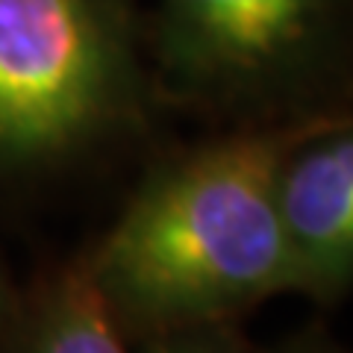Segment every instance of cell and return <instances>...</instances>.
<instances>
[{
	"mask_svg": "<svg viewBox=\"0 0 353 353\" xmlns=\"http://www.w3.org/2000/svg\"><path fill=\"white\" fill-rule=\"evenodd\" d=\"M341 112L248 124L153 171L88 259L118 324L159 336L297 294L280 168Z\"/></svg>",
	"mask_w": 353,
	"mask_h": 353,
	"instance_id": "cell-1",
	"label": "cell"
},
{
	"mask_svg": "<svg viewBox=\"0 0 353 353\" xmlns=\"http://www.w3.org/2000/svg\"><path fill=\"white\" fill-rule=\"evenodd\" d=\"M171 85L248 124L327 112L353 77V0H162Z\"/></svg>",
	"mask_w": 353,
	"mask_h": 353,
	"instance_id": "cell-2",
	"label": "cell"
},
{
	"mask_svg": "<svg viewBox=\"0 0 353 353\" xmlns=\"http://www.w3.org/2000/svg\"><path fill=\"white\" fill-rule=\"evenodd\" d=\"M124 0H0V165H48L132 115Z\"/></svg>",
	"mask_w": 353,
	"mask_h": 353,
	"instance_id": "cell-3",
	"label": "cell"
},
{
	"mask_svg": "<svg viewBox=\"0 0 353 353\" xmlns=\"http://www.w3.org/2000/svg\"><path fill=\"white\" fill-rule=\"evenodd\" d=\"M297 294L333 303L353 292V109L303 139L277 180Z\"/></svg>",
	"mask_w": 353,
	"mask_h": 353,
	"instance_id": "cell-4",
	"label": "cell"
},
{
	"mask_svg": "<svg viewBox=\"0 0 353 353\" xmlns=\"http://www.w3.org/2000/svg\"><path fill=\"white\" fill-rule=\"evenodd\" d=\"M118 327L88 259H83L44 292L24 353H127Z\"/></svg>",
	"mask_w": 353,
	"mask_h": 353,
	"instance_id": "cell-5",
	"label": "cell"
},
{
	"mask_svg": "<svg viewBox=\"0 0 353 353\" xmlns=\"http://www.w3.org/2000/svg\"><path fill=\"white\" fill-rule=\"evenodd\" d=\"M148 353H250L248 341L241 339L230 321L224 324H201L171 330V333L153 336Z\"/></svg>",
	"mask_w": 353,
	"mask_h": 353,
	"instance_id": "cell-6",
	"label": "cell"
},
{
	"mask_svg": "<svg viewBox=\"0 0 353 353\" xmlns=\"http://www.w3.org/2000/svg\"><path fill=\"white\" fill-rule=\"evenodd\" d=\"M271 353H350V350L336 345L324 330L312 327V330H306V333L289 339L285 345H280L277 350H271Z\"/></svg>",
	"mask_w": 353,
	"mask_h": 353,
	"instance_id": "cell-7",
	"label": "cell"
}]
</instances>
